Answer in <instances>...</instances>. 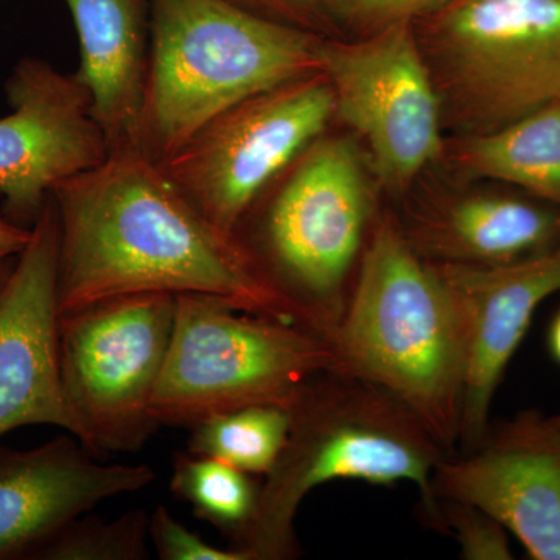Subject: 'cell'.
<instances>
[{"label":"cell","instance_id":"obj_11","mask_svg":"<svg viewBox=\"0 0 560 560\" xmlns=\"http://www.w3.org/2000/svg\"><path fill=\"white\" fill-rule=\"evenodd\" d=\"M11 113L0 119L2 215L32 230L62 180L108 158L90 92L40 58H22L5 83Z\"/></svg>","mask_w":560,"mask_h":560},{"label":"cell","instance_id":"obj_16","mask_svg":"<svg viewBox=\"0 0 560 560\" xmlns=\"http://www.w3.org/2000/svg\"><path fill=\"white\" fill-rule=\"evenodd\" d=\"M399 226L431 264L495 267L560 245V208L528 194L489 191L433 202Z\"/></svg>","mask_w":560,"mask_h":560},{"label":"cell","instance_id":"obj_26","mask_svg":"<svg viewBox=\"0 0 560 560\" xmlns=\"http://www.w3.org/2000/svg\"><path fill=\"white\" fill-rule=\"evenodd\" d=\"M32 238V230L11 223L0 215V261L20 256Z\"/></svg>","mask_w":560,"mask_h":560},{"label":"cell","instance_id":"obj_27","mask_svg":"<svg viewBox=\"0 0 560 560\" xmlns=\"http://www.w3.org/2000/svg\"><path fill=\"white\" fill-rule=\"evenodd\" d=\"M548 346H550L551 355L560 364V312L551 323L550 334H548Z\"/></svg>","mask_w":560,"mask_h":560},{"label":"cell","instance_id":"obj_9","mask_svg":"<svg viewBox=\"0 0 560 560\" xmlns=\"http://www.w3.org/2000/svg\"><path fill=\"white\" fill-rule=\"evenodd\" d=\"M334 117L329 80L313 73L224 110L160 165L210 223L232 234L261 191Z\"/></svg>","mask_w":560,"mask_h":560},{"label":"cell","instance_id":"obj_5","mask_svg":"<svg viewBox=\"0 0 560 560\" xmlns=\"http://www.w3.org/2000/svg\"><path fill=\"white\" fill-rule=\"evenodd\" d=\"M371 220L370 183L355 147L324 132L261 191L232 234L298 323L331 345Z\"/></svg>","mask_w":560,"mask_h":560},{"label":"cell","instance_id":"obj_25","mask_svg":"<svg viewBox=\"0 0 560 560\" xmlns=\"http://www.w3.org/2000/svg\"><path fill=\"white\" fill-rule=\"evenodd\" d=\"M238 5L270 11L272 18L311 32L330 13L329 0H232Z\"/></svg>","mask_w":560,"mask_h":560},{"label":"cell","instance_id":"obj_23","mask_svg":"<svg viewBox=\"0 0 560 560\" xmlns=\"http://www.w3.org/2000/svg\"><path fill=\"white\" fill-rule=\"evenodd\" d=\"M150 540L162 560H249L237 548L224 550L213 547L191 533L173 517L164 504L150 514Z\"/></svg>","mask_w":560,"mask_h":560},{"label":"cell","instance_id":"obj_15","mask_svg":"<svg viewBox=\"0 0 560 560\" xmlns=\"http://www.w3.org/2000/svg\"><path fill=\"white\" fill-rule=\"evenodd\" d=\"M72 434L31 448L0 447V560H32L70 522L103 500L154 481L147 464H102Z\"/></svg>","mask_w":560,"mask_h":560},{"label":"cell","instance_id":"obj_22","mask_svg":"<svg viewBox=\"0 0 560 560\" xmlns=\"http://www.w3.org/2000/svg\"><path fill=\"white\" fill-rule=\"evenodd\" d=\"M438 511L431 525L447 529L458 541L460 558L469 560H510L508 530L495 518L471 504L436 500Z\"/></svg>","mask_w":560,"mask_h":560},{"label":"cell","instance_id":"obj_3","mask_svg":"<svg viewBox=\"0 0 560 560\" xmlns=\"http://www.w3.org/2000/svg\"><path fill=\"white\" fill-rule=\"evenodd\" d=\"M331 346L340 370L385 389L458 453L467 377L458 312L393 217L375 223Z\"/></svg>","mask_w":560,"mask_h":560},{"label":"cell","instance_id":"obj_2","mask_svg":"<svg viewBox=\"0 0 560 560\" xmlns=\"http://www.w3.org/2000/svg\"><path fill=\"white\" fill-rule=\"evenodd\" d=\"M289 411V440L261 478L253 521L235 540L249 560L300 558L298 511L313 489L331 481L412 482L425 521L433 522L431 477L448 453L385 389L334 368L305 383Z\"/></svg>","mask_w":560,"mask_h":560},{"label":"cell","instance_id":"obj_19","mask_svg":"<svg viewBox=\"0 0 560 560\" xmlns=\"http://www.w3.org/2000/svg\"><path fill=\"white\" fill-rule=\"evenodd\" d=\"M190 430L187 452L264 478L289 440L290 411L275 405L238 408L198 420Z\"/></svg>","mask_w":560,"mask_h":560},{"label":"cell","instance_id":"obj_21","mask_svg":"<svg viewBox=\"0 0 560 560\" xmlns=\"http://www.w3.org/2000/svg\"><path fill=\"white\" fill-rule=\"evenodd\" d=\"M150 514L125 512L114 521L83 514L55 534L32 560H143L149 558Z\"/></svg>","mask_w":560,"mask_h":560},{"label":"cell","instance_id":"obj_1","mask_svg":"<svg viewBox=\"0 0 560 560\" xmlns=\"http://www.w3.org/2000/svg\"><path fill=\"white\" fill-rule=\"evenodd\" d=\"M51 197L60 226V315L127 294H208L300 324L234 234L210 223L138 150L110 151Z\"/></svg>","mask_w":560,"mask_h":560},{"label":"cell","instance_id":"obj_13","mask_svg":"<svg viewBox=\"0 0 560 560\" xmlns=\"http://www.w3.org/2000/svg\"><path fill=\"white\" fill-rule=\"evenodd\" d=\"M58 250L60 226L50 195L0 294V436L38 423L81 436L58 357Z\"/></svg>","mask_w":560,"mask_h":560},{"label":"cell","instance_id":"obj_7","mask_svg":"<svg viewBox=\"0 0 560 560\" xmlns=\"http://www.w3.org/2000/svg\"><path fill=\"white\" fill-rule=\"evenodd\" d=\"M419 39L444 119L470 136L560 101V0H451Z\"/></svg>","mask_w":560,"mask_h":560},{"label":"cell","instance_id":"obj_29","mask_svg":"<svg viewBox=\"0 0 560 560\" xmlns=\"http://www.w3.org/2000/svg\"><path fill=\"white\" fill-rule=\"evenodd\" d=\"M551 419L555 420V422L560 427V412L559 415L551 416Z\"/></svg>","mask_w":560,"mask_h":560},{"label":"cell","instance_id":"obj_24","mask_svg":"<svg viewBox=\"0 0 560 560\" xmlns=\"http://www.w3.org/2000/svg\"><path fill=\"white\" fill-rule=\"evenodd\" d=\"M331 13L360 24L386 27L396 22L429 16L451 0H329Z\"/></svg>","mask_w":560,"mask_h":560},{"label":"cell","instance_id":"obj_28","mask_svg":"<svg viewBox=\"0 0 560 560\" xmlns=\"http://www.w3.org/2000/svg\"><path fill=\"white\" fill-rule=\"evenodd\" d=\"M18 257L13 259L0 261V294L5 289L7 282H9L11 271H13L14 264H16Z\"/></svg>","mask_w":560,"mask_h":560},{"label":"cell","instance_id":"obj_10","mask_svg":"<svg viewBox=\"0 0 560 560\" xmlns=\"http://www.w3.org/2000/svg\"><path fill=\"white\" fill-rule=\"evenodd\" d=\"M335 116L359 132L378 179L407 190L442 151V103L411 21L378 28L357 43H319Z\"/></svg>","mask_w":560,"mask_h":560},{"label":"cell","instance_id":"obj_20","mask_svg":"<svg viewBox=\"0 0 560 560\" xmlns=\"http://www.w3.org/2000/svg\"><path fill=\"white\" fill-rule=\"evenodd\" d=\"M256 478L223 460L190 452L176 453L172 460L173 495L234 541L256 514L261 485Z\"/></svg>","mask_w":560,"mask_h":560},{"label":"cell","instance_id":"obj_6","mask_svg":"<svg viewBox=\"0 0 560 560\" xmlns=\"http://www.w3.org/2000/svg\"><path fill=\"white\" fill-rule=\"evenodd\" d=\"M334 368V346L301 324L179 294L151 416L160 427H190L238 408H290L305 383Z\"/></svg>","mask_w":560,"mask_h":560},{"label":"cell","instance_id":"obj_14","mask_svg":"<svg viewBox=\"0 0 560 560\" xmlns=\"http://www.w3.org/2000/svg\"><path fill=\"white\" fill-rule=\"evenodd\" d=\"M463 330L467 353L459 451L480 444L504 371L541 302L560 291V245L533 259L495 267L433 264Z\"/></svg>","mask_w":560,"mask_h":560},{"label":"cell","instance_id":"obj_4","mask_svg":"<svg viewBox=\"0 0 560 560\" xmlns=\"http://www.w3.org/2000/svg\"><path fill=\"white\" fill-rule=\"evenodd\" d=\"M318 36L232 0H150L136 150L160 162L253 95L320 72Z\"/></svg>","mask_w":560,"mask_h":560},{"label":"cell","instance_id":"obj_17","mask_svg":"<svg viewBox=\"0 0 560 560\" xmlns=\"http://www.w3.org/2000/svg\"><path fill=\"white\" fill-rule=\"evenodd\" d=\"M80 40L75 73L110 151L136 150L150 66V0H65Z\"/></svg>","mask_w":560,"mask_h":560},{"label":"cell","instance_id":"obj_8","mask_svg":"<svg viewBox=\"0 0 560 560\" xmlns=\"http://www.w3.org/2000/svg\"><path fill=\"white\" fill-rule=\"evenodd\" d=\"M176 296L113 298L58 319L62 389L92 455L136 452L158 429L151 401L171 346Z\"/></svg>","mask_w":560,"mask_h":560},{"label":"cell","instance_id":"obj_12","mask_svg":"<svg viewBox=\"0 0 560 560\" xmlns=\"http://www.w3.org/2000/svg\"><path fill=\"white\" fill-rule=\"evenodd\" d=\"M431 492L495 518L530 559L560 560V427L551 416L528 410L489 427L477 447L440 460Z\"/></svg>","mask_w":560,"mask_h":560},{"label":"cell","instance_id":"obj_18","mask_svg":"<svg viewBox=\"0 0 560 560\" xmlns=\"http://www.w3.org/2000/svg\"><path fill=\"white\" fill-rule=\"evenodd\" d=\"M459 160L475 175L560 208V101L500 130L470 136Z\"/></svg>","mask_w":560,"mask_h":560}]
</instances>
